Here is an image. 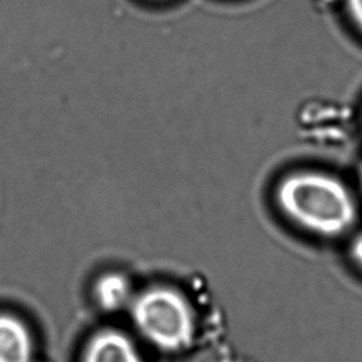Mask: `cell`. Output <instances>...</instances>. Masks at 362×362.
<instances>
[{"instance_id":"cell-1","label":"cell","mask_w":362,"mask_h":362,"mask_svg":"<svg viewBox=\"0 0 362 362\" xmlns=\"http://www.w3.org/2000/svg\"><path fill=\"white\" fill-rule=\"evenodd\" d=\"M276 201L293 223L325 238L345 233L356 219V204L349 189L338 178L318 171L283 178Z\"/></svg>"},{"instance_id":"cell-2","label":"cell","mask_w":362,"mask_h":362,"mask_svg":"<svg viewBox=\"0 0 362 362\" xmlns=\"http://www.w3.org/2000/svg\"><path fill=\"white\" fill-rule=\"evenodd\" d=\"M132 318L137 331L164 351H178L192 344L195 322L185 298L165 287H154L132 301Z\"/></svg>"},{"instance_id":"cell-3","label":"cell","mask_w":362,"mask_h":362,"mask_svg":"<svg viewBox=\"0 0 362 362\" xmlns=\"http://www.w3.org/2000/svg\"><path fill=\"white\" fill-rule=\"evenodd\" d=\"M83 362H141L134 344L122 332L105 329L88 342Z\"/></svg>"},{"instance_id":"cell-4","label":"cell","mask_w":362,"mask_h":362,"mask_svg":"<svg viewBox=\"0 0 362 362\" xmlns=\"http://www.w3.org/2000/svg\"><path fill=\"white\" fill-rule=\"evenodd\" d=\"M33 341L27 327L16 317L0 314V362H30Z\"/></svg>"},{"instance_id":"cell-5","label":"cell","mask_w":362,"mask_h":362,"mask_svg":"<svg viewBox=\"0 0 362 362\" xmlns=\"http://www.w3.org/2000/svg\"><path fill=\"white\" fill-rule=\"evenodd\" d=\"M99 305L106 311H116L130 303V283L119 273L102 276L95 286Z\"/></svg>"},{"instance_id":"cell-6","label":"cell","mask_w":362,"mask_h":362,"mask_svg":"<svg viewBox=\"0 0 362 362\" xmlns=\"http://www.w3.org/2000/svg\"><path fill=\"white\" fill-rule=\"evenodd\" d=\"M346 7L354 23L362 31V0H346Z\"/></svg>"},{"instance_id":"cell-7","label":"cell","mask_w":362,"mask_h":362,"mask_svg":"<svg viewBox=\"0 0 362 362\" xmlns=\"http://www.w3.org/2000/svg\"><path fill=\"white\" fill-rule=\"evenodd\" d=\"M351 256L356 262V264H359V267H362V233L358 235L355 238V240L352 242Z\"/></svg>"},{"instance_id":"cell-8","label":"cell","mask_w":362,"mask_h":362,"mask_svg":"<svg viewBox=\"0 0 362 362\" xmlns=\"http://www.w3.org/2000/svg\"><path fill=\"white\" fill-rule=\"evenodd\" d=\"M359 181H361V187H362V167L359 170Z\"/></svg>"}]
</instances>
